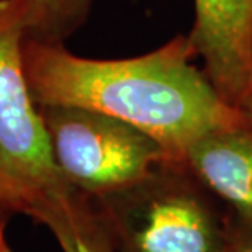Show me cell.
Segmentation results:
<instances>
[{
	"label": "cell",
	"instance_id": "9c48e42d",
	"mask_svg": "<svg viewBox=\"0 0 252 252\" xmlns=\"http://www.w3.org/2000/svg\"><path fill=\"white\" fill-rule=\"evenodd\" d=\"M221 252H252V223L239 221L231 215L228 241Z\"/></svg>",
	"mask_w": 252,
	"mask_h": 252
},
{
	"label": "cell",
	"instance_id": "30bf717a",
	"mask_svg": "<svg viewBox=\"0 0 252 252\" xmlns=\"http://www.w3.org/2000/svg\"><path fill=\"white\" fill-rule=\"evenodd\" d=\"M244 112L248 113L249 117H252V98L249 100V103H248V105H246V107H244Z\"/></svg>",
	"mask_w": 252,
	"mask_h": 252
},
{
	"label": "cell",
	"instance_id": "7a4b0ae2",
	"mask_svg": "<svg viewBox=\"0 0 252 252\" xmlns=\"http://www.w3.org/2000/svg\"><path fill=\"white\" fill-rule=\"evenodd\" d=\"M95 200L115 252H221L228 241L231 215L179 160Z\"/></svg>",
	"mask_w": 252,
	"mask_h": 252
},
{
	"label": "cell",
	"instance_id": "8992f818",
	"mask_svg": "<svg viewBox=\"0 0 252 252\" xmlns=\"http://www.w3.org/2000/svg\"><path fill=\"white\" fill-rule=\"evenodd\" d=\"M182 162L236 220L252 223V117L201 136Z\"/></svg>",
	"mask_w": 252,
	"mask_h": 252
},
{
	"label": "cell",
	"instance_id": "277c9868",
	"mask_svg": "<svg viewBox=\"0 0 252 252\" xmlns=\"http://www.w3.org/2000/svg\"><path fill=\"white\" fill-rule=\"evenodd\" d=\"M64 179L92 198L118 193L174 160L153 136L95 110L38 107Z\"/></svg>",
	"mask_w": 252,
	"mask_h": 252
},
{
	"label": "cell",
	"instance_id": "52a82bcc",
	"mask_svg": "<svg viewBox=\"0 0 252 252\" xmlns=\"http://www.w3.org/2000/svg\"><path fill=\"white\" fill-rule=\"evenodd\" d=\"M48 226L63 252H115L98 210L92 206V196L72 189L32 215ZM0 252H10L0 239Z\"/></svg>",
	"mask_w": 252,
	"mask_h": 252
},
{
	"label": "cell",
	"instance_id": "3957f363",
	"mask_svg": "<svg viewBox=\"0 0 252 252\" xmlns=\"http://www.w3.org/2000/svg\"><path fill=\"white\" fill-rule=\"evenodd\" d=\"M32 17L33 0H0V200L28 215L74 189L54 160L25 77L23 43Z\"/></svg>",
	"mask_w": 252,
	"mask_h": 252
},
{
	"label": "cell",
	"instance_id": "5b68a950",
	"mask_svg": "<svg viewBox=\"0 0 252 252\" xmlns=\"http://www.w3.org/2000/svg\"><path fill=\"white\" fill-rule=\"evenodd\" d=\"M189 38L210 82L244 112L252 98V0H193Z\"/></svg>",
	"mask_w": 252,
	"mask_h": 252
},
{
	"label": "cell",
	"instance_id": "ba28073f",
	"mask_svg": "<svg viewBox=\"0 0 252 252\" xmlns=\"http://www.w3.org/2000/svg\"><path fill=\"white\" fill-rule=\"evenodd\" d=\"M95 0H33V17L27 38L65 43L84 27Z\"/></svg>",
	"mask_w": 252,
	"mask_h": 252
},
{
	"label": "cell",
	"instance_id": "8fae6325",
	"mask_svg": "<svg viewBox=\"0 0 252 252\" xmlns=\"http://www.w3.org/2000/svg\"><path fill=\"white\" fill-rule=\"evenodd\" d=\"M0 205H3V203H2V200H0Z\"/></svg>",
	"mask_w": 252,
	"mask_h": 252
},
{
	"label": "cell",
	"instance_id": "6da1fadb",
	"mask_svg": "<svg viewBox=\"0 0 252 252\" xmlns=\"http://www.w3.org/2000/svg\"><path fill=\"white\" fill-rule=\"evenodd\" d=\"M187 36L125 59L75 56L63 43L25 38L23 69L38 107L70 105L129 123L162 144L174 160L210 131L249 115L221 97Z\"/></svg>",
	"mask_w": 252,
	"mask_h": 252
}]
</instances>
